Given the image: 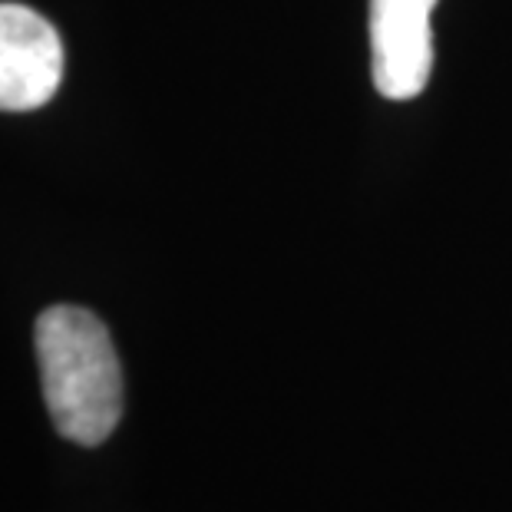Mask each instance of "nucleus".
<instances>
[{
    "mask_svg": "<svg viewBox=\"0 0 512 512\" xmlns=\"http://www.w3.org/2000/svg\"><path fill=\"white\" fill-rule=\"evenodd\" d=\"M34 341L53 427L80 446H100L123 417V370L106 324L57 304L40 314Z\"/></svg>",
    "mask_w": 512,
    "mask_h": 512,
    "instance_id": "nucleus-1",
    "label": "nucleus"
},
{
    "mask_svg": "<svg viewBox=\"0 0 512 512\" xmlns=\"http://www.w3.org/2000/svg\"><path fill=\"white\" fill-rule=\"evenodd\" d=\"M63 80V43L47 17L0 4V110L27 113L50 103Z\"/></svg>",
    "mask_w": 512,
    "mask_h": 512,
    "instance_id": "nucleus-2",
    "label": "nucleus"
},
{
    "mask_svg": "<svg viewBox=\"0 0 512 512\" xmlns=\"http://www.w3.org/2000/svg\"><path fill=\"white\" fill-rule=\"evenodd\" d=\"M433 7L437 0H370V63L387 100H413L430 83Z\"/></svg>",
    "mask_w": 512,
    "mask_h": 512,
    "instance_id": "nucleus-3",
    "label": "nucleus"
}]
</instances>
